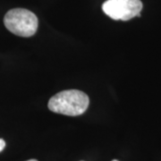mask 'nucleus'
Here are the masks:
<instances>
[{
	"label": "nucleus",
	"instance_id": "obj_1",
	"mask_svg": "<svg viewBox=\"0 0 161 161\" xmlns=\"http://www.w3.org/2000/svg\"><path fill=\"white\" fill-rule=\"evenodd\" d=\"M90 99L86 93L78 90L58 92L48 101V108L54 113L76 116L83 114L88 108Z\"/></svg>",
	"mask_w": 161,
	"mask_h": 161
},
{
	"label": "nucleus",
	"instance_id": "obj_2",
	"mask_svg": "<svg viewBox=\"0 0 161 161\" xmlns=\"http://www.w3.org/2000/svg\"><path fill=\"white\" fill-rule=\"evenodd\" d=\"M6 29L20 37H31L38 30V18L32 12L23 8L8 11L4 18Z\"/></svg>",
	"mask_w": 161,
	"mask_h": 161
},
{
	"label": "nucleus",
	"instance_id": "obj_3",
	"mask_svg": "<svg viewBox=\"0 0 161 161\" xmlns=\"http://www.w3.org/2000/svg\"><path fill=\"white\" fill-rule=\"evenodd\" d=\"M102 10L113 20L129 21L141 16L142 2L141 0H107L102 5Z\"/></svg>",
	"mask_w": 161,
	"mask_h": 161
},
{
	"label": "nucleus",
	"instance_id": "obj_4",
	"mask_svg": "<svg viewBox=\"0 0 161 161\" xmlns=\"http://www.w3.org/2000/svg\"><path fill=\"white\" fill-rule=\"evenodd\" d=\"M6 147V142L3 139H0V152L5 149Z\"/></svg>",
	"mask_w": 161,
	"mask_h": 161
},
{
	"label": "nucleus",
	"instance_id": "obj_5",
	"mask_svg": "<svg viewBox=\"0 0 161 161\" xmlns=\"http://www.w3.org/2000/svg\"><path fill=\"white\" fill-rule=\"evenodd\" d=\"M27 161H38V160H36V159H30V160H27Z\"/></svg>",
	"mask_w": 161,
	"mask_h": 161
},
{
	"label": "nucleus",
	"instance_id": "obj_6",
	"mask_svg": "<svg viewBox=\"0 0 161 161\" xmlns=\"http://www.w3.org/2000/svg\"><path fill=\"white\" fill-rule=\"evenodd\" d=\"M112 161H118V160H115V159H114V160H112Z\"/></svg>",
	"mask_w": 161,
	"mask_h": 161
}]
</instances>
